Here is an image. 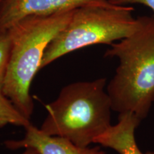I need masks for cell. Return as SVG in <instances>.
Listing matches in <instances>:
<instances>
[{"instance_id": "1", "label": "cell", "mask_w": 154, "mask_h": 154, "mask_svg": "<svg viewBox=\"0 0 154 154\" xmlns=\"http://www.w3.org/2000/svg\"><path fill=\"white\" fill-rule=\"evenodd\" d=\"M110 46L104 57L119 60L106 85L113 111L143 121L154 103V15L137 17L131 33Z\"/></svg>"}, {"instance_id": "2", "label": "cell", "mask_w": 154, "mask_h": 154, "mask_svg": "<svg viewBox=\"0 0 154 154\" xmlns=\"http://www.w3.org/2000/svg\"><path fill=\"white\" fill-rule=\"evenodd\" d=\"M106 79L76 82L65 86L54 101L45 106L47 116L39 129L49 136L87 147L111 126L113 111Z\"/></svg>"}, {"instance_id": "3", "label": "cell", "mask_w": 154, "mask_h": 154, "mask_svg": "<svg viewBox=\"0 0 154 154\" xmlns=\"http://www.w3.org/2000/svg\"><path fill=\"white\" fill-rule=\"evenodd\" d=\"M74 10L28 17L9 29L12 46L2 94L29 119L34 112L30 87L34 76L41 70L44 54Z\"/></svg>"}, {"instance_id": "4", "label": "cell", "mask_w": 154, "mask_h": 154, "mask_svg": "<svg viewBox=\"0 0 154 154\" xmlns=\"http://www.w3.org/2000/svg\"><path fill=\"white\" fill-rule=\"evenodd\" d=\"M134 11L131 6L109 2L76 9L66 26L48 45L41 69L76 50L96 44L111 45L126 37L137 24Z\"/></svg>"}, {"instance_id": "5", "label": "cell", "mask_w": 154, "mask_h": 154, "mask_svg": "<svg viewBox=\"0 0 154 154\" xmlns=\"http://www.w3.org/2000/svg\"><path fill=\"white\" fill-rule=\"evenodd\" d=\"M107 2L109 0H5L0 4V36L28 17L50 15Z\"/></svg>"}, {"instance_id": "6", "label": "cell", "mask_w": 154, "mask_h": 154, "mask_svg": "<svg viewBox=\"0 0 154 154\" xmlns=\"http://www.w3.org/2000/svg\"><path fill=\"white\" fill-rule=\"evenodd\" d=\"M5 146L11 150L32 148L39 154H107L99 146L82 147L67 138L49 136L33 124L25 128L22 139L6 140Z\"/></svg>"}, {"instance_id": "7", "label": "cell", "mask_w": 154, "mask_h": 154, "mask_svg": "<svg viewBox=\"0 0 154 154\" xmlns=\"http://www.w3.org/2000/svg\"><path fill=\"white\" fill-rule=\"evenodd\" d=\"M142 120L131 112L119 113L117 124L111 125L94 140V143L114 150L119 154H154L143 153L135 138V132Z\"/></svg>"}, {"instance_id": "8", "label": "cell", "mask_w": 154, "mask_h": 154, "mask_svg": "<svg viewBox=\"0 0 154 154\" xmlns=\"http://www.w3.org/2000/svg\"><path fill=\"white\" fill-rule=\"evenodd\" d=\"M8 124L26 127L32 124L30 119L25 117L8 98L0 93V128Z\"/></svg>"}, {"instance_id": "9", "label": "cell", "mask_w": 154, "mask_h": 154, "mask_svg": "<svg viewBox=\"0 0 154 154\" xmlns=\"http://www.w3.org/2000/svg\"><path fill=\"white\" fill-rule=\"evenodd\" d=\"M12 37L10 31L8 30L0 36V93H2L9 57H10Z\"/></svg>"}, {"instance_id": "10", "label": "cell", "mask_w": 154, "mask_h": 154, "mask_svg": "<svg viewBox=\"0 0 154 154\" xmlns=\"http://www.w3.org/2000/svg\"><path fill=\"white\" fill-rule=\"evenodd\" d=\"M113 5H142L149 7L154 12V0H109Z\"/></svg>"}, {"instance_id": "11", "label": "cell", "mask_w": 154, "mask_h": 154, "mask_svg": "<svg viewBox=\"0 0 154 154\" xmlns=\"http://www.w3.org/2000/svg\"><path fill=\"white\" fill-rule=\"evenodd\" d=\"M25 150L20 154H39L35 149H32V148H26Z\"/></svg>"}, {"instance_id": "12", "label": "cell", "mask_w": 154, "mask_h": 154, "mask_svg": "<svg viewBox=\"0 0 154 154\" xmlns=\"http://www.w3.org/2000/svg\"><path fill=\"white\" fill-rule=\"evenodd\" d=\"M4 1H5V0H0V4H1V3H2Z\"/></svg>"}]
</instances>
